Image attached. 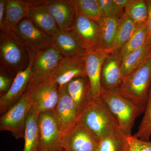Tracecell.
<instances>
[{
  "mask_svg": "<svg viewBox=\"0 0 151 151\" xmlns=\"http://www.w3.org/2000/svg\"><path fill=\"white\" fill-rule=\"evenodd\" d=\"M121 16L103 18L98 22L100 26L99 47L108 53L113 52Z\"/></svg>",
  "mask_w": 151,
  "mask_h": 151,
  "instance_id": "44dd1931",
  "label": "cell"
},
{
  "mask_svg": "<svg viewBox=\"0 0 151 151\" xmlns=\"http://www.w3.org/2000/svg\"><path fill=\"white\" fill-rule=\"evenodd\" d=\"M33 107L26 91L18 102L0 118V130L8 131L15 138H24L26 123L29 112Z\"/></svg>",
  "mask_w": 151,
  "mask_h": 151,
  "instance_id": "8992f818",
  "label": "cell"
},
{
  "mask_svg": "<svg viewBox=\"0 0 151 151\" xmlns=\"http://www.w3.org/2000/svg\"><path fill=\"white\" fill-rule=\"evenodd\" d=\"M122 131L100 139L96 151H122Z\"/></svg>",
  "mask_w": 151,
  "mask_h": 151,
  "instance_id": "4dcf8cb0",
  "label": "cell"
},
{
  "mask_svg": "<svg viewBox=\"0 0 151 151\" xmlns=\"http://www.w3.org/2000/svg\"><path fill=\"white\" fill-rule=\"evenodd\" d=\"M80 121L101 139L119 131V125L100 97L93 98L80 117Z\"/></svg>",
  "mask_w": 151,
  "mask_h": 151,
  "instance_id": "3957f363",
  "label": "cell"
},
{
  "mask_svg": "<svg viewBox=\"0 0 151 151\" xmlns=\"http://www.w3.org/2000/svg\"><path fill=\"white\" fill-rule=\"evenodd\" d=\"M52 151L45 150H41V151Z\"/></svg>",
  "mask_w": 151,
  "mask_h": 151,
  "instance_id": "8d00e7d4",
  "label": "cell"
},
{
  "mask_svg": "<svg viewBox=\"0 0 151 151\" xmlns=\"http://www.w3.org/2000/svg\"><path fill=\"white\" fill-rule=\"evenodd\" d=\"M65 88L80 117L81 113L94 98L88 77L85 76L74 78L65 86Z\"/></svg>",
  "mask_w": 151,
  "mask_h": 151,
  "instance_id": "ac0fdd59",
  "label": "cell"
},
{
  "mask_svg": "<svg viewBox=\"0 0 151 151\" xmlns=\"http://www.w3.org/2000/svg\"><path fill=\"white\" fill-rule=\"evenodd\" d=\"M139 27L126 14L120 18V24L113 45V52H119Z\"/></svg>",
  "mask_w": 151,
  "mask_h": 151,
  "instance_id": "d4e9b609",
  "label": "cell"
},
{
  "mask_svg": "<svg viewBox=\"0 0 151 151\" xmlns=\"http://www.w3.org/2000/svg\"><path fill=\"white\" fill-rule=\"evenodd\" d=\"M102 17L121 16L122 10L116 5L114 0H98Z\"/></svg>",
  "mask_w": 151,
  "mask_h": 151,
  "instance_id": "1f68e13d",
  "label": "cell"
},
{
  "mask_svg": "<svg viewBox=\"0 0 151 151\" xmlns=\"http://www.w3.org/2000/svg\"><path fill=\"white\" fill-rule=\"evenodd\" d=\"M26 92L33 107L38 114L53 111L59 98V87L51 76L33 84H29Z\"/></svg>",
  "mask_w": 151,
  "mask_h": 151,
  "instance_id": "5b68a950",
  "label": "cell"
},
{
  "mask_svg": "<svg viewBox=\"0 0 151 151\" xmlns=\"http://www.w3.org/2000/svg\"><path fill=\"white\" fill-rule=\"evenodd\" d=\"M122 59L119 52L109 53L105 58L101 74V84L102 90L115 89L123 81L121 64Z\"/></svg>",
  "mask_w": 151,
  "mask_h": 151,
  "instance_id": "e0dca14e",
  "label": "cell"
},
{
  "mask_svg": "<svg viewBox=\"0 0 151 151\" xmlns=\"http://www.w3.org/2000/svg\"><path fill=\"white\" fill-rule=\"evenodd\" d=\"M148 41V31L147 24L138 28L134 34L118 52L123 59L132 52L144 46Z\"/></svg>",
  "mask_w": 151,
  "mask_h": 151,
  "instance_id": "83f0119b",
  "label": "cell"
},
{
  "mask_svg": "<svg viewBox=\"0 0 151 151\" xmlns=\"http://www.w3.org/2000/svg\"><path fill=\"white\" fill-rule=\"evenodd\" d=\"M40 140L38 151H63L60 132L56 115L53 111L38 114Z\"/></svg>",
  "mask_w": 151,
  "mask_h": 151,
  "instance_id": "ba28073f",
  "label": "cell"
},
{
  "mask_svg": "<svg viewBox=\"0 0 151 151\" xmlns=\"http://www.w3.org/2000/svg\"><path fill=\"white\" fill-rule=\"evenodd\" d=\"M14 78H12L7 73L1 71L0 74V96H3L7 93L10 88Z\"/></svg>",
  "mask_w": 151,
  "mask_h": 151,
  "instance_id": "d6a6232c",
  "label": "cell"
},
{
  "mask_svg": "<svg viewBox=\"0 0 151 151\" xmlns=\"http://www.w3.org/2000/svg\"><path fill=\"white\" fill-rule=\"evenodd\" d=\"M6 0H0V29L1 32L4 31Z\"/></svg>",
  "mask_w": 151,
  "mask_h": 151,
  "instance_id": "836d02e7",
  "label": "cell"
},
{
  "mask_svg": "<svg viewBox=\"0 0 151 151\" xmlns=\"http://www.w3.org/2000/svg\"><path fill=\"white\" fill-rule=\"evenodd\" d=\"M68 30L74 33L86 50L100 48L98 22L76 14L73 25Z\"/></svg>",
  "mask_w": 151,
  "mask_h": 151,
  "instance_id": "9a60e30c",
  "label": "cell"
},
{
  "mask_svg": "<svg viewBox=\"0 0 151 151\" xmlns=\"http://www.w3.org/2000/svg\"><path fill=\"white\" fill-rule=\"evenodd\" d=\"M6 3L4 32L15 33L20 22L28 17V5L24 1L19 0H6Z\"/></svg>",
  "mask_w": 151,
  "mask_h": 151,
  "instance_id": "7402d4cb",
  "label": "cell"
},
{
  "mask_svg": "<svg viewBox=\"0 0 151 151\" xmlns=\"http://www.w3.org/2000/svg\"><path fill=\"white\" fill-rule=\"evenodd\" d=\"M54 111L62 136L80 121L75 104L68 93L65 86L59 88V98Z\"/></svg>",
  "mask_w": 151,
  "mask_h": 151,
  "instance_id": "2e32d148",
  "label": "cell"
},
{
  "mask_svg": "<svg viewBox=\"0 0 151 151\" xmlns=\"http://www.w3.org/2000/svg\"><path fill=\"white\" fill-rule=\"evenodd\" d=\"M27 4L29 6L28 18L37 27L52 37L60 32L54 19L45 8L41 6Z\"/></svg>",
  "mask_w": 151,
  "mask_h": 151,
  "instance_id": "ffe728a7",
  "label": "cell"
},
{
  "mask_svg": "<svg viewBox=\"0 0 151 151\" xmlns=\"http://www.w3.org/2000/svg\"><path fill=\"white\" fill-rule=\"evenodd\" d=\"M100 97L115 118L124 134H132L135 120L143 109L122 96L115 89L102 90Z\"/></svg>",
  "mask_w": 151,
  "mask_h": 151,
  "instance_id": "7a4b0ae2",
  "label": "cell"
},
{
  "mask_svg": "<svg viewBox=\"0 0 151 151\" xmlns=\"http://www.w3.org/2000/svg\"><path fill=\"white\" fill-rule=\"evenodd\" d=\"M124 13L138 27L147 24L149 9L146 1L131 0L125 8Z\"/></svg>",
  "mask_w": 151,
  "mask_h": 151,
  "instance_id": "484cf974",
  "label": "cell"
},
{
  "mask_svg": "<svg viewBox=\"0 0 151 151\" xmlns=\"http://www.w3.org/2000/svg\"><path fill=\"white\" fill-rule=\"evenodd\" d=\"M109 53L100 48L86 50L85 67L93 98L100 97L102 89L101 74L103 63Z\"/></svg>",
  "mask_w": 151,
  "mask_h": 151,
  "instance_id": "5bb4252c",
  "label": "cell"
},
{
  "mask_svg": "<svg viewBox=\"0 0 151 151\" xmlns=\"http://www.w3.org/2000/svg\"><path fill=\"white\" fill-rule=\"evenodd\" d=\"M0 60L1 67L12 75H16L28 65L27 47L16 33L1 32Z\"/></svg>",
  "mask_w": 151,
  "mask_h": 151,
  "instance_id": "277c9868",
  "label": "cell"
},
{
  "mask_svg": "<svg viewBox=\"0 0 151 151\" xmlns=\"http://www.w3.org/2000/svg\"><path fill=\"white\" fill-rule=\"evenodd\" d=\"M34 53L32 78L29 84L37 83L50 77L52 71L63 58L53 46Z\"/></svg>",
  "mask_w": 151,
  "mask_h": 151,
  "instance_id": "8fae6325",
  "label": "cell"
},
{
  "mask_svg": "<svg viewBox=\"0 0 151 151\" xmlns=\"http://www.w3.org/2000/svg\"><path fill=\"white\" fill-rule=\"evenodd\" d=\"M149 9V18L148 20V41L151 47V0L146 1Z\"/></svg>",
  "mask_w": 151,
  "mask_h": 151,
  "instance_id": "e575fe53",
  "label": "cell"
},
{
  "mask_svg": "<svg viewBox=\"0 0 151 151\" xmlns=\"http://www.w3.org/2000/svg\"><path fill=\"white\" fill-rule=\"evenodd\" d=\"M29 62L27 67L20 70L14 78L13 82L7 93L0 98V113L4 114L20 100L26 91L32 78V70L35 53L27 47Z\"/></svg>",
  "mask_w": 151,
  "mask_h": 151,
  "instance_id": "9c48e42d",
  "label": "cell"
},
{
  "mask_svg": "<svg viewBox=\"0 0 151 151\" xmlns=\"http://www.w3.org/2000/svg\"><path fill=\"white\" fill-rule=\"evenodd\" d=\"M38 114L33 107L29 112L25 128L23 151H38L40 140Z\"/></svg>",
  "mask_w": 151,
  "mask_h": 151,
  "instance_id": "603a6c76",
  "label": "cell"
},
{
  "mask_svg": "<svg viewBox=\"0 0 151 151\" xmlns=\"http://www.w3.org/2000/svg\"><path fill=\"white\" fill-rule=\"evenodd\" d=\"M63 151H64V150H63Z\"/></svg>",
  "mask_w": 151,
  "mask_h": 151,
  "instance_id": "74e56055",
  "label": "cell"
},
{
  "mask_svg": "<svg viewBox=\"0 0 151 151\" xmlns=\"http://www.w3.org/2000/svg\"><path fill=\"white\" fill-rule=\"evenodd\" d=\"M29 5L41 6L47 10L55 21L60 32L66 31L73 25L76 13L70 0H29Z\"/></svg>",
  "mask_w": 151,
  "mask_h": 151,
  "instance_id": "30bf717a",
  "label": "cell"
},
{
  "mask_svg": "<svg viewBox=\"0 0 151 151\" xmlns=\"http://www.w3.org/2000/svg\"><path fill=\"white\" fill-rule=\"evenodd\" d=\"M70 1L77 14L98 22L103 18L98 0H70Z\"/></svg>",
  "mask_w": 151,
  "mask_h": 151,
  "instance_id": "4316f807",
  "label": "cell"
},
{
  "mask_svg": "<svg viewBox=\"0 0 151 151\" xmlns=\"http://www.w3.org/2000/svg\"><path fill=\"white\" fill-rule=\"evenodd\" d=\"M130 1L131 0H114V1L119 8L122 10L124 8H125L129 4Z\"/></svg>",
  "mask_w": 151,
  "mask_h": 151,
  "instance_id": "d590c367",
  "label": "cell"
},
{
  "mask_svg": "<svg viewBox=\"0 0 151 151\" xmlns=\"http://www.w3.org/2000/svg\"><path fill=\"white\" fill-rule=\"evenodd\" d=\"M134 136L142 140L150 142L151 136V86L145 115Z\"/></svg>",
  "mask_w": 151,
  "mask_h": 151,
  "instance_id": "f1b7e54d",
  "label": "cell"
},
{
  "mask_svg": "<svg viewBox=\"0 0 151 151\" xmlns=\"http://www.w3.org/2000/svg\"><path fill=\"white\" fill-rule=\"evenodd\" d=\"M85 53L70 57H63L52 71L50 76L57 83L59 88L66 86L74 78L86 76Z\"/></svg>",
  "mask_w": 151,
  "mask_h": 151,
  "instance_id": "4fadbf2b",
  "label": "cell"
},
{
  "mask_svg": "<svg viewBox=\"0 0 151 151\" xmlns=\"http://www.w3.org/2000/svg\"><path fill=\"white\" fill-rule=\"evenodd\" d=\"M151 86V55L116 88L122 96L145 111Z\"/></svg>",
  "mask_w": 151,
  "mask_h": 151,
  "instance_id": "6da1fadb",
  "label": "cell"
},
{
  "mask_svg": "<svg viewBox=\"0 0 151 151\" xmlns=\"http://www.w3.org/2000/svg\"><path fill=\"white\" fill-rule=\"evenodd\" d=\"M52 46L63 57L84 54L86 51L78 37L70 30L60 32L53 37Z\"/></svg>",
  "mask_w": 151,
  "mask_h": 151,
  "instance_id": "d6986e66",
  "label": "cell"
},
{
  "mask_svg": "<svg viewBox=\"0 0 151 151\" xmlns=\"http://www.w3.org/2000/svg\"><path fill=\"white\" fill-rule=\"evenodd\" d=\"M100 139L80 121L62 136L63 151H96Z\"/></svg>",
  "mask_w": 151,
  "mask_h": 151,
  "instance_id": "52a82bcc",
  "label": "cell"
},
{
  "mask_svg": "<svg viewBox=\"0 0 151 151\" xmlns=\"http://www.w3.org/2000/svg\"><path fill=\"white\" fill-rule=\"evenodd\" d=\"M151 55V47L148 41L141 48L132 52L124 58L121 64L123 80L140 67Z\"/></svg>",
  "mask_w": 151,
  "mask_h": 151,
  "instance_id": "cb8c5ba5",
  "label": "cell"
},
{
  "mask_svg": "<svg viewBox=\"0 0 151 151\" xmlns=\"http://www.w3.org/2000/svg\"><path fill=\"white\" fill-rule=\"evenodd\" d=\"M15 32L33 52L41 51L53 45V37L40 29L29 18L20 22Z\"/></svg>",
  "mask_w": 151,
  "mask_h": 151,
  "instance_id": "7c38bea8",
  "label": "cell"
},
{
  "mask_svg": "<svg viewBox=\"0 0 151 151\" xmlns=\"http://www.w3.org/2000/svg\"><path fill=\"white\" fill-rule=\"evenodd\" d=\"M122 151H151V142L142 140L122 132Z\"/></svg>",
  "mask_w": 151,
  "mask_h": 151,
  "instance_id": "f546056e",
  "label": "cell"
}]
</instances>
